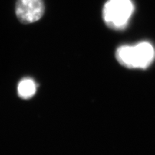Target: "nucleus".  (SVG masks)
<instances>
[{"mask_svg": "<svg viewBox=\"0 0 155 155\" xmlns=\"http://www.w3.org/2000/svg\"><path fill=\"white\" fill-rule=\"evenodd\" d=\"M154 48L148 42L136 45H122L116 51V57L121 65L127 68H146L153 62Z\"/></svg>", "mask_w": 155, "mask_h": 155, "instance_id": "nucleus-1", "label": "nucleus"}, {"mask_svg": "<svg viewBox=\"0 0 155 155\" xmlns=\"http://www.w3.org/2000/svg\"><path fill=\"white\" fill-rule=\"evenodd\" d=\"M134 11L131 0H108L103 8V19L109 28L124 29Z\"/></svg>", "mask_w": 155, "mask_h": 155, "instance_id": "nucleus-2", "label": "nucleus"}, {"mask_svg": "<svg viewBox=\"0 0 155 155\" xmlns=\"http://www.w3.org/2000/svg\"><path fill=\"white\" fill-rule=\"evenodd\" d=\"M44 13V0H17L15 14L23 24L36 22L42 18Z\"/></svg>", "mask_w": 155, "mask_h": 155, "instance_id": "nucleus-3", "label": "nucleus"}, {"mask_svg": "<svg viewBox=\"0 0 155 155\" xmlns=\"http://www.w3.org/2000/svg\"><path fill=\"white\" fill-rule=\"evenodd\" d=\"M37 91V85L33 79L25 78L19 82L18 85V94L22 99H29L33 97Z\"/></svg>", "mask_w": 155, "mask_h": 155, "instance_id": "nucleus-4", "label": "nucleus"}]
</instances>
